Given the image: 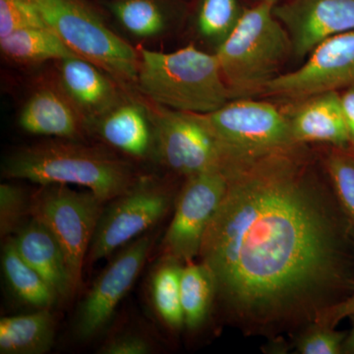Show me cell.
Instances as JSON below:
<instances>
[{
	"instance_id": "d6a6232c",
	"label": "cell",
	"mask_w": 354,
	"mask_h": 354,
	"mask_svg": "<svg viewBox=\"0 0 354 354\" xmlns=\"http://www.w3.org/2000/svg\"><path fill=\"white\" fill-rule=\"evenodd\" d=\"M353 320V328L348 335H346V339L342 346V353L354 354V315L351 317Z\"/></svg>"
},
{
	"instance_id": "4dcf8cb0",
	"label": "cell",
	"mask_w": 354,
	"mask_h": 354,
	"mask_svg": "<svg viewBox=\"0 0 354 354\" xmlns=\"http://www.w3.org/2000/svg\"><path fill=\"white\" fill-rule=\"evenodd\" d=\"M354 315V292L342 301L326 307L317 314L313 324L335 328L344 319Z\"/></svg>"
},
{
	"instance_id": "9c48e42d",
	"label": "cell",
	"mask_w": 354,
	"mask_h": 354,
	"mask_svg": "<svg viewBox=\"0 0 354 354\" xmlns=\"http://www.w3.org/2000/svg\"><path fill=\"white\" fill-rule=\"evenodd\" d=\"M172 199L167 184L153 176H140L130 189L102 209L86 264L109 257L152 230L169 211Z\"/></svg>"
},
{
	"instance_id": "e0dca14e",
	"label": "cell",
	"mask_w": 354,
	"mask_h": 354,
	"mask_svg": "<svg viewBox=\"0 0 354 354\" xmlns=\"http://www.w3.org/2000/svg\"><path fill=\"white\" fill-rule=\"evenodd\" d=\"M295 143L322 142L339 148L351 144L341 95L337 91L321 93L295 101L285 113Z\"/></svg>"
},
{
	"instance_id": "3957f363",
	"label": "cell",
	"mask_w": 354,
	"mask_h": 354,
	"mask_svg": "<svg viewBox=\"0 0 354 354\" xmlns=\"http://www.w3.org/2000/svg\"><path fill=\"white\" fill-rule=\"evenodd\" d=\"M136 87L149 101L183 113H208L230 101L215 53L189 44L171 53L138 48Z\"/></svg>"
},
{
	"instance_id": "603a6c76",
	"label": "cell",
	"mask_w": 354,
	"mask_h": 354,
	"mask_svg": "<svg viewBox=\"0 0 354 354\" xmlns=\"http://www.w3.org/2000/svg\"><path fill=\"white\" fill-rule=\"evenodd\" d=\"M239 0H197L192 15L195 35L215 53L241 19Z\"/></svg>"
},
{
	"instance_id": "ba28073f",
	"label": "cell",
	"mask_w": 354,
	"mask_h": 354,
	"mask_svg": "<svg viewBox=\"0 0 354 354\" xmlns=\"http://www.w3.org/2000/svg\"><path fill=\"white\" fill-rule=\"evenodd\" d=\"M153 127V156L165 169L185 177L223 171L232 158L197 113L165 108L146 99Z\"/></svg>"
},
{
	"instance_id": "6da1fadb",
	"label": "cell",
	"mask_w": 354,
	"mask_h": 354,
	"mask_svg": "<svg viewBox=\"0 0 354 354\" xmlns=\"http://www.w3.org/2000/svg\"><path fill=\"white\" fill-rule=\"evenodd\" d=\"M199 256L249 329L312 321L344 281L341 227L299 145L230 165Z\"/></svg>"
},
{
	"instance_id": "ac0fdd59",
	"label": "cell",
	"mask_w": 354,
	"mask_h": 354,
	"mask_svg": "<svg viewBox=\"0 0 354 354\" xmlns=\"http://www.w3.org/2000/svg\"><path fill=\"white\" fill-rule=\"evenodd\" d=\"M121 30L136 41L169 36L185 17L183 0H104Z\"/></svg>"
},
{
	"instance_id": "d6986e66",
	"label": "cell",
	"mask_w": 354,
	"mask_h": 354,
	"mask_svg": "<svg viewBox=\"0 0 354 354\" xmlns=\"http://www.w3.org/2000/svg\"><path fill=\"white\" fill-rule=\"evenodd\" d=\"M14 241L23 259L39 272L58 300L74 295L64 254L46 225L31 216L16 232Z\"/></svg>"
},
{
	"instance_id": "4316f807",
	"label": "cell",
	"mask_w": 354,
	"mask_h": 354,
	"mask_svg": "<svg viewBox=\"0 0 354 354\" xmlns=\"http://www.w3.org/2000/svg\"><path fill=\"white\" fill-rule=\"evenodd\" d=\"M327 171L344 213L354 225V157L333 153L327 160Z\"/></svg>"
},
{
	"instance_id": "83f0119b",
	"label": "cell",
	"mask_w": 354,
	"mask_h": 354,
	"mask_svg": "<svg viewBox=\"0 0 354 354\" xmlns=\"http://www.w3.org/2000/svg\"><path fill=\"white\" fill-rule=\"evenodd\" d=\"M32 27L46 25L30 0H0V38Z\"/></svg>"
},
{
	"instance_id": "2e32d148",
	"label": "cell",
	"mask_w": 354,
	"mask_h": 354,
	"mask_svg": "<svg viewBox=\"0 0 354 354\" xmlns=\"http://www.w3.org/2000/svg\"><path fill=\"white\" fill-rule=\"evenodd\" d=\"M18 124L30 134L57 139L81 141L88 133L82 116L55 79L32 91L21 109Z\"/></svg>"
},
{
	"instance_id": "4fadbf2b",
	"label": "cell",
	"mask_w": 354,
	"mask_h": 354,
	"mask_svg": "<svg viewBox=\"0 0 354 354\" xmlns=\"http://www.w3.org/2000/svg\"><path fill=\"white\" fill-rule=\"evenodd\" d=\"M285 27L292 57L302 59L326 39L354 32V0H286L274 6Z\"/></svg>"
},
{
	"instance_id": "5bb4252c",
	"label": "cell",
	"mask_w": 354,
	"mask_h": 354,
	"mask_svg": "<svg viewBox=\"0 0 354 354\" xmlns=\"http://www.w3.org/2000/svg\"><path fill=\"white\" fill-rule=\"evenodd\" d=\"M57 85L82 116L88 131L129 92L101 67L77 55L55 62Z\"/></svg>"
},
{
	"instance_id": "d4e9b609",
	"label": "cell",
	"mask_w": 354,
	"mask_h": 354,
	"mask_svg": "<svg viewBox=\"0 0 354 354\" xmlns=\"http://www.w3.org/2000/svg\"><path fill=\"white\" fill-rule=\"evenodd\" d=\"M178 260L162 256L151 278V299L156 313L171 329L184 325L180 278L183 266Z\"/></svg>"
},
{
	"instance_id": "8fae6325",
	"label": "cell",
	"mask_w": 354,
	"mask_h": 354,
	"mask_svg": "<svg viewBox=\"0 0 354 354\" xmlns=\"http://www.w3.org/2000/svg\"><path fill=\"white\" fill-rule=\"evenodd\" d=\"M351 86H354V32H348L317 46L301 67L279 74L261 95L295 102Z\"/></svg>"
},
{
	"instance_id": "1f68e13d",
	"label": "cell",
	"mask_w": 354,
	"mask_h": 354,
	"mask_svg": "<svg viewBox=\"0 0 354 354\" xmlns=\"http://www.w3.org/2000/svg\"><path fill=\"white\" fill-rule=\"evenodd\" d=\"M341 102L346 127H348L349 141L354 148V86L346 88L342 93Z\"/></svg>"
},
{
	"instance_id": "7a4b0ae2",
	"label": "cell",
	"mask_w": 354,
	"mask_h": 354,
	"mask_svg": "<svg viewBox=\"0 0 354 354\" xmlns=\"http://www.w3.org/2000/svg\"><path fill=\"white\" fill-rule=\"evenodd\" d=\"M2 176L41 185H77L104 203L120 196L139 176L131 162L101 147L57 139L22 147L2 162Z\"/></svg>"
},
{
	"instance_id": "ffe728a7",
	"label": "cell",
	"mask_w": 354,
	"mask_h": 354,
	"mask_svg": "<svg viewBox=\"0 0 354 354\" xmlns=\"http://www.w3.org/2000/svg\"><path fill=\"white\" fill-rule=\"evenodd\" d=\"M55 322L50 309L0 320V353L44 354L53 348Z\"/></svg>"
},
{
	"instance_id": "9a60e30c",
	"label": "cell",
	"mask_w": 354,
	"mask_h": 354,
	"mask_svg": "<svg viewBox=\"0 0 354 354\" xmlns=\"http://www.w3.org/2000/svg\"><path fill=\"white\" fill-rule=\"evenodd\" d=\"M106 145L136 160L153 156V127L145 97L128 92L90 128Z\"/></svg>"
},
{
	"instance_id": "52a82bcc",
	"label": "cell",
	"mask_w": 354,
	"mask_h": 354,
	"mask_svg": "<svg viewBox=\"0 0 354 354\" xmlns=\"http://www.w3.org/2000/svg\"><path fill=\"white\" fill-rule=\"evenodd\" d=\"M215 134L232 162L253 160L298 146L285 113L251 97L230 100L208 113H197Z\"/></svg>"
},
{
	"instance_id": "30bf717a",
	"label": "cell",
	"mask_w": 354,
	"mask_h": 354,
	"mask_svg": "<svg viewBox=\"0 0 354 354\" xmlns=\"http://www.w3.org/2000/svg\"><path fill=\"white\" fill-rule=\"evenodd\" d=\"M227 188L223 171L186 177L176 211L162 241V256L190 263L199 256L203 237Z\"/></svg>"
},
{
	"instance_id": "836d02e7",
	"label": "cell",
	"mask_w": 354,
	"mask_h": 354,
	"mask_svg": "<svg viewBox=\"0 0 354 354\" xmlns=\"http://www.w3.org/2000/svg\"><path fill=\"white\" fill-rule=\"evenodd\" d=\"M259 1H265V0H259ZM271 1L278 2V0H271Z\"/></svg>"
},
{
	"instance_id": "8992f818",
	"label": "cell",
	"mask_w": 354,
	"mask_h": 354,
	"mask_svg": "<svg viewBox=\"0 0 354 354\" xmlns=\"http://www.w3.org/2000/svg\"><path fill=\"white\" fill-rule=\"evenodd\" d=\"M104 203L92 191L74 190L62 184L39 186L30 197V216L50 230L64 254L74 295L82 283L84 266Z\"/></svg>"
},
{
	"instance_id": "f1b7e54d",
	"label": "cell",
	"mask_w": 354,
	"mask_h": 354,
	"mask_svg": "<svg viewBox=\"0 0 354 354\" xmlns=\"http://www.w3.org/2000/svg\"><path fill=\"white\" fill-rule=\"evenodd\" d=\"M346 337V333L313 324L311 329L300 337L297 349L302 354H339L342 353Z\"/></svg>"
},
{
	"instance_id": "44dd1931",
	"label": "cell",
	"mask_w": 354,
	"mask_h": 354,
	"mask_svg": "<svg viewBox=\"0 0 354 354\" xmlns=\"http://www.w3.org/2000/svg\"><path fill=\"white\" fill-rule=\"evenodd\" d=\"M0 53L9 64L25 67L76 55L48 27L26 28L2 37Z\"/></svg>"
},
{
	"instance_id": "484cf974",
	"label": "cell",
	"mask_w": 354,
	"mask_h": 354,
	"mask_svg": "<svg viewBox=\"0 0 354 354\" xmlns=\"http://www.w3.org/2000/svg\"><path fill=\"white\" fill-rule=\"evenodd\" d=\"M30 198L20 186L12 183L0 185V235L8 239L22 227L23 220L29 215Z\"/></svg>"
},
{
	"instance_id": "7c38bea8",
	"label": "cell",
	"mask_w": 354,
	"mask_h": 354,
	"mask_svg": "<svg viewBox=\"0 0 354 354\" xmlns=\"http://www.w3.org/2000/svg\"><path fill=\"white\" fill-rule=\"evenodd\" d=\"M155 241L153 234H145L134 239L97 277L79 307L75 323L79 339H93L106 328L143 269Z\"/></svg>"
},
{
	"instance_id": "cb8c5ba5",
	"label": "cell",
	"mask_w": 354,
	"mask_h": 354,
	"mask_svg": "<svg viewBox=\"0 0 354 354\" xmlns=\"http://www.w3.org/2000/svg\"><path fill=\"white\" fill-rule=\"evenodd\" d=\"M180 295L184 325L197 329L206 321L216 295L215 278L208 266L190 262L183 268Z\"/></svg>"
},
{
	"instance_id": "277c9868",
	"label": "cell",
	"mask_w": 354,
	"mask_h": 354,
	"mask_svg": "<svg viewBox=\"0 0 354 354\" xmlns=\"http://www.w3.org/2000/svg\"><path fill=\"white\" fill-rule=\"evenodd\" d=\"M276 3L265 0L244 9L234 32L214 53L232 100L262 95L292 55L290 36L274 14Z\"/></svg>"
},
{
	"instance_id": "f546056e",
	"label": "cell",
	"mask_w": 354,
	"mask_h": 354,
	"mask_svg": "<svg viewBox=\"0 0 354 354\" xmlns=\"http://www.w3.org/2000/svg\"><path fill=\"white\" fill-rule=\"evenodd\" d=\"M153 346L145 337L138 334L116 335L100 348L102 354H149L152 353Z\"/></svg>"
},
{
	"instance_id": "5b68a950",
	"label": "cell",
	"mask_w": 354,
	"mask_h": 354,
	"mask_svg": "<svg viewBox=\"0 0 354 354\" xmlns=\"http://www.w3.org/2000/svg\"><path fill=\"white\" fill-rule=\"evenodd\" d=\"M46 27L77 57L101 67L128 90H135L138 48L114 32L86 0H30Z\"/></svg>"
},
{
	"instance_id": "7402d4cb",
	"label": "cell",
	"mask_w": 354,
	"mask_h": 354,
	"mask_svg": "<svg viewBox=\"0 0 354 354\" xmlns=\"http://www.w3.org/2000/svg\"><path fill=\"white\" fill-rule=\"evenodd\" d=\"M2 271L7 285L23 304L39 309H50L58 300L55 293L28 264L16 247L14 237H8L1 256Z\"/></svg>"
}]
</instances>
